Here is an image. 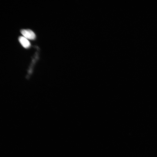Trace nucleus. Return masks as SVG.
Segmentation results:
<instances>
[{"instance_id":"f03ea898","label":"nucleus","mask_w":157,"mask_h":157,"mask_svg":"<svg viewBox=\"0 0 157 157\" xmlns=\"http://www.w3.org/2000/svg\"><path fill=\"white\" fill-rule=\"evenodd\" d=\"M19 40L20 43L24 48H28L30 46L31 44L29 41L25 37L21 36L19 37Z\"/></svg>"},{"instance_id":"f257e3e1","label":"nucleus","mask_w":157,"mask_h":157,"mask_svg":"<svg viewBox=\"0 0 157 157\" xmlns=\"http://www.w3.org/2000/svg\"><path fill=\"white\" fill-rule=\"evenodd\" d=\"M21 33L24 37L31 40L34 39L35 38V35L34 32L29 29H23L21 30Z\"/></svg>"}]
</instances>
